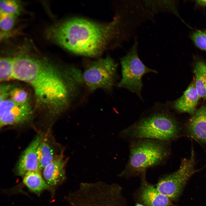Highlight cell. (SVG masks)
I'll return each instance as SVG.
<instances>
[{"mask_svg":"<svg viewBox=\"0 0 206 206\" xmlns=\"http://www.w3.org/2000/svg\"><path fill=\"white\" fill-rule=\"evenodd\" d=\"M82 73L72 66L60 70L46 60L27 54L14 58L13 78L31 86L39 103L55 114L71 108L80 96L84 86Z\"/></svg>","mask_w":206,"mask_h":206,"instance_id":"1","label":"cell"},{"mask_svg":"<svg viewBox=\"0 0 206 206\" xmlns=\"http://www.w3.org/2000/svg\"><path fill=\"white\" fill-rule=\"evenodd\" d=\"M42 140L38 136L30 143L22 154L17 167V172L19 175H24L30 171H39L37 152Z\"/></svg>","mask_w":206,"mask_h":206,"instance_id":"8","label":"cell"},{"mask_svg":"<svg viewBox=\"0 0 206 206\" xmlns=\"http://www.w3.org/2000/svg\"><path fill=\"white\" fill-rule=\"evenodd\" d=\"M195 87L200 98L206 99V63L199 60L195 65Z\"/></svg>","mask_w":206,"mask_h":206,"instance_id":"14","label":"cell"},{"mask_svg":"<svg viewBox=\"0 0 206 206\" xmlns=\"http://www.w3.org/2000/svg\"><path fill=\"white\" fill-rule=\"evenodd\" d=\"M186 128L190 136L206 144V105L201 106L193 115Z\"/></svg>","mask_w":206,"mask_h":206,"instance_id":"9","label":"cell"},{"mask_svg":"<svg viewBox=\"0 0 206 206\" xmlns=\"http://www.w3.org/2000/svg\"><path fill=\"white\" fill-rule=\"evenodd\" d=\"M65 166V163L61 155L54 159L43 169L44 179L49 186H56L64 181Z\"/></svg>","mask_w":206,"mask_h":206,"instance_id":"11","label":"cell"},{"mask_svg":"<svg viewBox=\"0 0 206 206\" xmlns=\"http://www.w3.org/2000/svg\"><path fill=\"white\" fill-rule=\"evenodd\" d=\"M190 37L195 45L206 52V30L197 29L191 34Z\"/></svg>","mask_w":206,"mask_h":206,"instance_id":"19","label":"cell"},{"mask_svg":"<svg viewBox=\"0 0 206 206\" xmlns=\"http://www.w3.org/2000/svg\"><path fill=\"white\" fill-rule=\"evenodd\" d=\"M32 115V111L28 103H18L7 97L0 99L1 128L24 124L30 120Z\"/></svg>","mask_w":206,"mask_h":206,"instance_id":"7","label":"cell"},{"mask_svg":"<svg viewBox=\"0 0 206 206\" xmlns=\"http://www.w3.org/2000/svg\"><path fill=\"white\" fill-rule=\"evenodd\" d=\"M195 2L197 5L206 8V0H196Z\"/></svg>","mask_w":206,"mask_h":206,"instance_id":"21","label":"cell"},{"mask_svg":"<svg viewBox=\"0 0 206 206\" xmlns=\"http://www.w3.org/2000/svg\"><path fill=\"white\" fill-rule=\"evenodd\" d=\"M14 102L19 104L28 103V94L24 90L18 88H11L10 86L6 97Z\"/></svg>","mask_w":206,"mask_h":206,"instance_id":"18","label":"cell"},{"mask_svg":"<svg viewBox=\"0 0 206 206\" xmlns=\"http://www.w3.org/2000/svg\"><path fill=\"white\" fill-rule=\"evenodd\" d=\"M181 128L177 121L169 113L157 110L125 128L121 135L131 141L150 139L168 142L178 137Z\"/></svg>","mask_w":206,"mask_h":206,"instance_id":"3","label":"cell"},{"mask_svg":"<svg viewBox=\"0 0 206 206\" xmlns=\"http://www.w3.org/2000/svg\"><path fill=\"white\" fill-rule=\"evenodd\" d=\"M88 206H106L103 205H99V204H96V205H88Z\"/></svg>","mask_w":206,"mask_h":206,"instance_id":"22","label":"cell"},{"mask_svg":"<svg viewBox=\"0 0 206 206\" xmlns=\"http://www.w3.org/2000/svg\"><path fill=\"white\" fill-rule=\"evenodd\" d=\"M136 206H144L143 205L139 203L136 204Z\"/></svg>","mask_w":206,"mask_h":206,"instance_id":"23","label":"cell"},{"mask_svg":"<svg viewBox=\"0 0 206 206\" xmlns=\"http://www.w3.org/2000/svg\"><path fill=\"white\" fill-rule=\"evenodd\" d=\"M200 97L196 90L195 81L189 85L183 95L173 103L174 108L178 111L193 115Z\"/></svg>","mask_w":206,"mask_h":206,"instance_id":"10","label":"cell"},{"mask_svg":"<svg viewBox=\"0 0 206 206\" xmlns=\"http://www.w3.org/2000/svg\"><path fill=\"white\" fill-rule=\"evenodd\" d=\"M37 154L40 171L43 170L54 159L53 149L46 141L41 140L38 148Z\"/></svg>","mask_w":206,"mask_h":206,"instance_id":"15","label":"cell"},{"mask_svg":"<svg viewBox=\"0 0 206 206\" xmlns=\"http://www.w3.org/2000/svg\"><path fill=\"white\" fill-rule=\"evenodd\" d=\"M141 197L146 206H170L172 204V200L162 194L156 187L149 184L144 187Z\"/></svg>","mask_w":206,"mask_h":206,"instance_id":"12","label":"cell"},{"mask_svg":"<svg viewBox=\"0 0 206 206\" xmlns=\"http://www.w3.org/2000/svg\"><path fill=\"white\" fill-rule=\"evenodd\" d=\"M137 47V41H135L126 55L121 58L122 78L117 86L127 89L140 97L142 76L146 73H156L157 71L148 68L141 61Z\"/></svg>","mask_w":206,"mask_h":206,"instance_id":"6","label":"cell"},{"mask_svg":"<svg viewBox=\"0 0 206 206\" xmlns=\"http://www.w3.org/2000/svg\"><path fill=\"white\" fill-rule=\"evenodd\" d=\"M14 58H1L0 61V80L5 81L13 78V66Z\"/></svg>","mask_w":206,"mask_h":206,"instance_id":"16","label":"cell"},{"mask_svg":"<svg viewBox=\"0 0 206 206\" xmlns=\"http://www.w3.org/2000/svg\"><path fill=\"white\" fill-rule=\"evenodd\" d=\"M23 182L30 190L37 194L50 187L39 171L27 172L24 175Z\"/></svg>","mask_w":206,"mask_h":206,"instance_id":"13","label":"cell"},{"mask_svg":"<svg viewBox=\"0 0 206 206\" xmlns=\"http://www.w3.org/2000/svg\"><path fill=\"white\" fill-rule=\"evenodd\" d=\"M120 21L118 17L105 23L73 18L49 27L46 34L49 39L74 53L96 57L119 34Z\"/></svg>","mask_w":206,"mask_h":206,"instance_id":"2","label":"cell"},{"mask_svg":"<svg viewBox=\"0 0 206 206\" xmlns=\"http://www.w3.org/2000/svg\"><path fill=\"white\" fill-rule=\"evenodd\" d=\"M118 64L107 56L91 62L82 72L84 86L90 92L98 89L111 91L116 78Z\"/></svg>","mask_w":206,"mask_h":206,"instance_id":"5","label":"cell"},{"mask_svg":"<svg viewBox=\"0 0 206 206\" xmlns=\"http://www.w3.org/2000/svg\"><path fill=\"white\" fill-rule=\"evenodd\" d=\"M21 9V5L17 0H3L0 1V13L18 15Z\"/></svg>","mask_w":206,"mask_h":206,"instance_id":"17","label":"cell"},{"mask_svg":"<svg viewBox=\"0 0 206 206\" xmlns=\"http://www.w3.org/2000/svg\"><path fill=\"white\" fill-rule=\"evenodd\" d=\"M0 13V29L3 33L6 32L13 27L17 15Z\"/></svg>","mask_w":206,"mask_h":206,"instance_id":"20","label":"cell"},{"mask_svg":"<svg viewBox=\"0 0 206 206\" xmlns=\"http://www.w3.org/2000/svg\"><path fill=\"white\" fill-rule=\"evenodd\" d=\"M126 169L132 172H142L164 163L169 156L168 142L150 139L132 141Z\"/></svg>","mask_w":206,"mask_h":206,"instance_id":"4","label":"cell"}]
</instances>
